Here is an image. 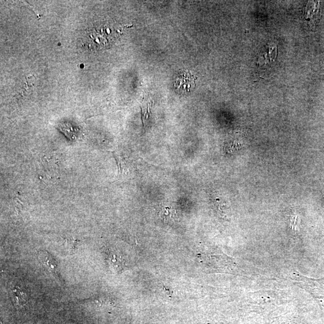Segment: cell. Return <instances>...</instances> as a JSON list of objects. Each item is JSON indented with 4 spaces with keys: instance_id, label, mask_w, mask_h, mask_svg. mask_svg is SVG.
I'll return each instance as SVG.
<instances>
[{
    "instance_id": "obj_1",
    "label": "cell",
    "mask_w": 324,
    "mask_h": 324,
    "mask_svg": "<svg viewBox=\"0 0 324 324\" xmlns=\"http://www.w3.org/2000/svg\"><path fill=\"white\" fill-rule=\"evenodd\" d=\"M113 30L106 24H93L83 33V44L90 50L96 51L108 46L114 40Z\"/></svg>"
},
{
    "instance_id": "obj_2",
    "label": "cell",
    "mask_w": 324,
    "mask_h": 324,
    "mask_svg": "<svg viewBox=\"0 0 324 324\" xmlns=\"http://www.w3.org/2000/svg\"><path fill=\"white\" fill-rule=\"evenodd\" d=\"M38 258L39 261L48 271L52 273L54 276L59 277L58 270H57V264L55 259H54L52 256L46 251L41 250L38 252Z\"/></svg>"
},
{
    "instance_id": "obj_3",
    "label": "cell",
    "mask_w": 324,
    "mask_h": 324,
    "mask_svg": "<svg viewBox=\"0 0 324 324\" xmlns=\"http://www.w3.org/2000/svg\"><path fill=\"white\" fill-rule=\"evenodd\" d=\"M12 297H13L15 304L23 306L28 302L30 296L26 290L21 289L20 286H17L12 290Z\"/></svg>"
},
{
    "instance_id": "obj_4",
    "label": "cell",
    "mask_w": 324,
    "mask_h": 324,
    "mask_svg": "<svg viewBox=\"0 0 324 324\" xmlns=\"http://www.w3.org/2000/svg\"><path fill=\"white\" fill-rule=\"evenodd\" d=\"M43 165L44 171L47 177L53 178H56L57 175L59 174L58 166L55 161H53L52 158L48 159L47 157L43 159Z\"/></svg>"
},
{
    "instance_id": "obj_5",
    "label": "cell",
    "mask_w": 324,
    "mask_h": 324,
    "mask_svg": "<svg viewBox=\"0 0 324 324\" xmlns=\"http://www.w3.org/2000/svg\"><path fill=\"white\" fill-rule=\"evenodd\" d=\"M108 263L115 271H120L122 270L125 266L122 257L114 253H109L108 255Z\"/></svg>"
},
{
    "instance_id": "obj_6",
    "label": "cell",
    "mask_w": 324,
    "mask_h": 324,
    "mask_svg": "<svg viewBox=\"0 0 324 324\" xmlns=\"http://www.w3.org/2000/svg\"><path fill=\"white\" fill-rule=\"evenodd\" d=\"M58 129L70 139H74L78 137L79 129L75 128L71 124L63 123L61 125L60 124Z\"/></svg>"
},
{
    "instance_id": "obj_7",
    "label": "cell",
    "mask_w": 324,
    "mask_h": 324,
    "mask_svg": "<svg viewBox=\"0 0 324 324\" xmlns=\"http://www.w3.org/2000/svg\"><path fill=\"white\" fill-rule=\"evenodd\" d=\"M11 209L12 211V213L17 215L19 214L21 211H22V202H21L18 198H14L13 199H12Z\"/></svg>"
},
{
    "instance_id": "obj_8",
    "label": "cell",
    "mask_w": 324,
    "mask_h": 324,
    "mask_svg": "<svg viewBox=\"0 0 324 324\" xmlns=\"http://www.w3.org/2000/svg\"><path fill=\"white\" fill-rule=\"evenodd\" d=\"M178 81H179V83H178L180 84H179V87H183L184 89V90H185V83L187 89H189L190 87L191 88V85H190V83H192H192H194L191 75H183L178 79Z\"/></svg>"
},
{
    "instance_id": "obj_9",
    "label": "cell",
    "mask_w": 324,
    "mask_h": 324,
    "mask_svg": "<svg viewBox=\"0 0 324 324\" xmlns=\"http://www.w3.org/2000/svg\"><path fill=\"white\" fill-rule=\"evenodd\" d=\"M77 243L78 241L74 239H68L66 241V249H68L70 253L75 252V250L77 249Z\"/></svg>"
}]
</instances>
